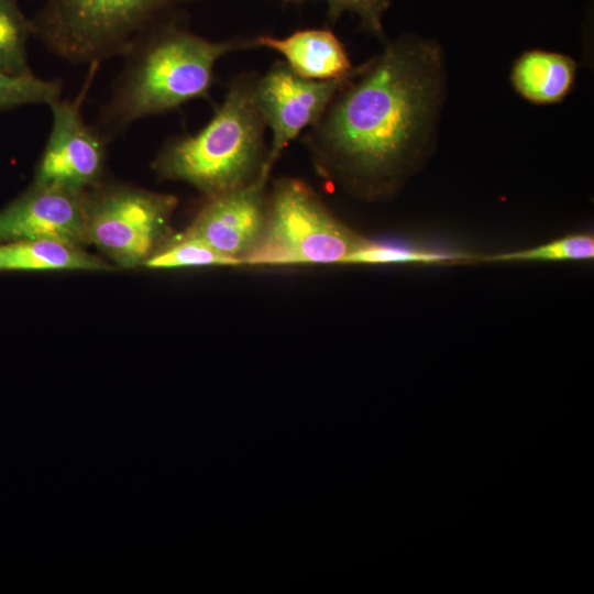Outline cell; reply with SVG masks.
I'll list each match as a JSON object with an SVG mask.
<instances>
[{"instance_id": "3", "label": "cell", "mask_w": 594, "mask_h": 594, "mask_svg": "<svg viewBox=\"0 0 594 594\" xmlns=\"http://www.w3.org/2000/svg\"><path fill=\"white\" fill-rule=\"evenodd\" d=\"M255 75H239L198 132L173 138L153 162L164 179L184 182L216 197L254 182L265 168L266 124L255 101Z\"/></svg>"}, {"instance_id": "8", "label": "cell", "mask_w": 594, "mask_h": 594, "mask_svg": "<svg viewBox=\"0 0 594 594\" xmlns=\"http://www.w3.org/2000/svg\"><path fill=\"white\" fill-rule=\"evenodd\" d=\"M355 69L345 78L311 80L296 75L279 61L256 78V106L272 134L265 163L270 173L287 146L320 120Z\"/></svg>"}, {"instance_id": "1", "label": "cell", "mask_w": 594, "mask_h": 594, "mask_svg": "<svg viewBox=\"0 0 594 594\" xmlns=\"http://www.w3.org/2000/svg\"><path fill=\"white\" fill-rule=\"evenodd\" d=\"M446 78L437 43L389 42L356 67L305 134L318 174L361 199L393 196L431 150Z\"/></svg>"}, {"instance_id": "20", "label": "cell", "mask_w": 594, "mask_h": 594, "mask_svg": "<svg viewBox=\"0 0 594 594\" xmlns=\"http://www.w3.org/2000/svg\"><path fill=\"white\" fill-rule=\"evenodd\" d=\"M292 1H297V0H292Z\"/></svg>"}, {"instance_id": "16", "label": "cell", "mask_w": 594, "mask_h": 594, "mask_svg": "<svg viewBox=\"0 0 594 594\" xmlns=\"http://www.w3.org/2000/svg\"><path fill=\"white\" fill-rule=\"evenodd\" d=\"M62 84L30 75H13L0 68V111L25 106H48L61 98Z\"/></svg>"}, {"instance_id": "14", "label": "cell", "mask_w": 594, "mask_h": 594, "mask_svg": "<svg viewBox=\"0 0 594 594\" xmlns=\"http://www.w3.org/2000/svg\"><path fill=\"white\" fill-rule=\"evenodd\" d=\"M31 20L18 0H0V68L13 75L33 74L28 61Z\"/></svg>"}, {"instance_id": "7", "label": "cell", "mask_w": 594, "mask_h": 594, "mask_svg": "<svg viewBox=\"0 0 594 594\" xmlns=\"http://www.w3.org/2000/svg\"><path fill=\"white\" fill-rule=\"evenodd\" d=\"M98 65H89L88 77L75 99L58 98L48 105L52 127L33 184L86 191L100 183L108 140L86 122L81 110Z\"/></svg>"}, {"instance_id": "17", "label": "cell", "mask_w": 594, "mask_h": 594, "mask_svg": "<svg viewBox=\"0 0 594 594\" xmlns=\"http://www.w3.org/2000/svg\"><path fill=\"white\" fill-rule=\"evenodd\" d=\"M471 258L420 249L384 244L367 239L345 260L344 264H447Z\"/></svg>"}, {"instance_id": "12", "label": "cell", "mask_w": 594, "mask_h": 594, "mask_svg": "<svg viewBox=\"0 0 594 594\" xmlns=\"http://www.w3.org/2000/svg\"><path fill=\"white\" fill-rule=\"evenodd\" d=\"M575 62L563 54L532 50L520 55L513 65L510 81L524 99L536 105L556 103L572 89Z\"/></svg>"}, {"instance_id": "5", "label": "cell", "mask_w": 594, "mask_h": 594, "mask_svg": "<svg viewBox=\"0 0 594 594\" xmlns=\"http://www.w3.org/2000/svg\"><path fill=\"white\" fill-rule=\"evenodd\" d=\"M364 240L308 183L284 177L268 190L262 234L243 264H344Z\"/></svg>"}, {"instance_id": "18", "label": "cell", "mask_w": 594, "mask_h": 594, "mask_svg": "<svg viewBox=\"0 0 594 594\" xmlns=\"http://www.w3.org/2000/svg\"><path fill=\"white\" fill-rule=\"evenodd\" d=\"M594 237L590 233L570 234L531 249L487 255L484 262H535L593 260Z\"/></svg>"}, {"instance_id": "4", "label": "cell", "mask_w": 594, "mask_h": 594, "mask_svg": "<svg viewBox=\"0 0 594 594\" xmlns=\"http://www.w3.org/2000/svg\"><path fill=\"white\" fill-rule=\"evenodd\" d=\"M197 0H45L30 19L32 36L72 64L127 55L176 8Z\"/></svg>"}, {"instance_id": "13", "label": "cell", "mask_w": 594, "mask_h": 594, "mask_svg": "<svg viewBox=\"0 0 594 594\" xmlns=\"http://www.w3.org/2000/svg\"><path fill=\"white\" fill-rule=\"evenodd\" d=\"M99 257L51 240H18L0 243V271H103Z\"/></svg>"}, {"instance_id": "9", "label": "cell", "mask_w": 594, "mask_h": 594, "mask_svg": "<svg viewBox=\"0 0 594 594\" xmlns=\"http://www.w3.org/2000/svg\"><path fill=\"white\" fill-rule=\"evenodd\" d=\"M270 176L263 172L244 187L207 198L182 233L202 241L242 265L264 228Z\"/></svg>"}, {"instance_id": "6", "label": "cell", "mask_w": 594, "mask_h": 594, "mask_svg": "<svg viewBox=\"0 0 594 594\" xmlns=\"http://www.w3.org/2000/svg\"><path fill=\"white\" fill-rule=\"evenodd\" d=\"M85 193L87 242L123 267H135L166 243L177 198L128 185Z\"/></svg>"}, {"instance_id": "19", "label": "cell", "mask_w": 594, "mask_h": 594, "mask_svg": "<svg viewBox=\"0 0 594 594\" xmlns=\"http://www.w3.org/2000/svg\"><path fill=\"white\" fill-rule=\"evenodd\" d=\"M327 15L334 23L343 13L354 14L363 29L376 37H384L383 16L389 7L388 0H323Z\"/></svg>"}, {"instance_id": "10", "label": "cell", "mask_w": 594, "mask_h": 594, "mask_svg": "<svg viewBox=\"0 0 594 594\" xmlns=\"http://www.w3.org/2000/svg\"><path fill=\"white\" fill-rule=\"evenodd\" d=\"M85 193L33 184L0 211V243L51 240L81 248L88 243Z\"/></svg>"}, {"instance_id": "15", "label": "cell", "mask_w": 594, "mask_h": 594, "mask_svg": "<svg viewBox=\"0 0 594 594\" xmlns=\"http://www.w3.org/2000/svg\"><path fill=\"white\" fill-rule=\"evenodd\" d=\"M143 265L148 268H175L187 266H233L239 264L202 241L180 233L166 241Z\"/></svg>"}, {"instance_id": "11", "label": "cell", "mask_w": 594, "mask_h": 594, "mask_svg": "<svg viewBox=\"0 0 594 594\" xmlns=\"http://www.w3.org/2000/svg\"><path fill=\"white\" fill-rule=\"evenodd\" d=\"M256 47L278 53L296 75L311 80H334L352 74L349 54L329 29H302L287 36L260 34L253 36Z\"/></svg>"}, {"instance_id": "2", "label": "cell", "mask_w": 594, "mask_h": 594, "mask_svg": "<svg viewBox=\"0 0 594 594\" xmlns=\"http://www.w3.org/2000/svg\"><path fill=\"white\" fill-rule=\"evenodd\" d=\"M255 48L253 37L211 41L166 19L125 55L127 65L103 107L98 130L109 140L133 122L207 98L223 56Z\"/></svg>"}]
</instances>
